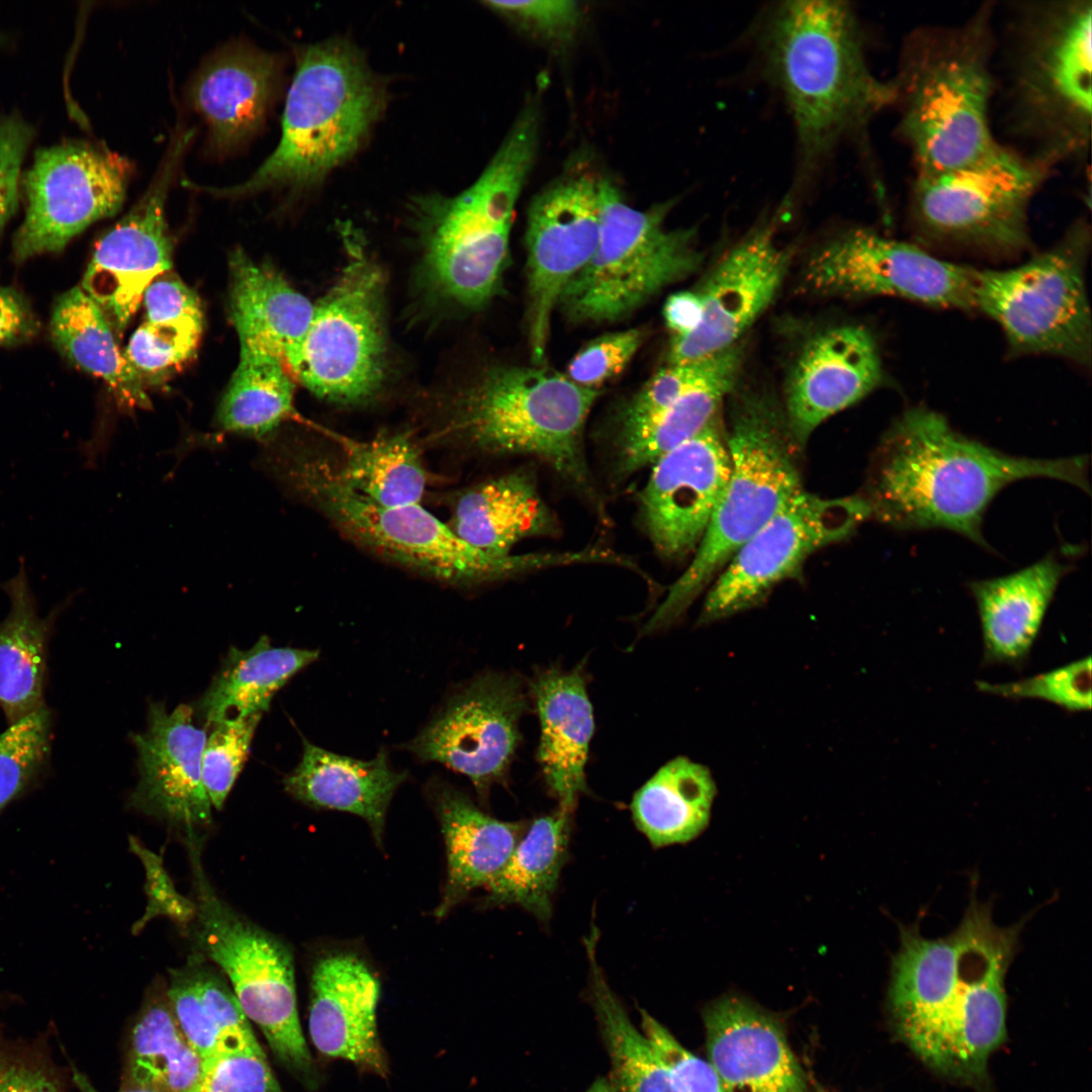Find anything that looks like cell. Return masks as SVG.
I'll return each instance as SVG.
<instances>
[{
    "label": "cell",
    "mask_w": 1092,
    "mask_h": 1092,
    "mask_svg": "<svg viewBox=\"0 0 1092 1092\" xmlns=\"http://www.w3.org/2000/svg\"><path fill=\"white\" fill-rule=\"evenodd\" d=\"M1088 459L1011 456L957 432L940 414L906 410L875 452L864 493L870 518L898 530L941 528L987 548L986 510L1006 485L1049 477L1089 493Z\"/></svg>",
    "instance_id": "cell-1"
},
{
    "label": "cell",
    "mask_w": 1092,
    "mask_h": 1092,
    "mask_svg": "<svg viewBox=\"0 0 1092 1092\" xmlns=\"http://www.w3.org/2000/svg\"><path fill=\"white\" fill-rule=\"evenodd\" d=\"M996 29L995 95L1004 146L1053 170L1081 162L1092 129V0H1027Z\"/></svg>",
    "instance_id": "cell-2"
},
{
    "label": "cell",
    "mask_w": 1092,
    "mask_h": 1092,
    "mask_svg": "<svg viewBox=\"0 0 1092 1092\" xmlns=\"http://www.w3.org/2000/svg\"><path fill=\"white\" fill-rule=\"evenodd\" d=\"M765 73L792 115L801 175H809L843 138L863 132L893 107V80L867 61L857 17L848 3L791 0L768 11L758 33Z\"/></svg>",
    "instance_id": "cell-3"
},
{
    "label": "cell",
    "mask_w": 1092,
    "mask_h": 1092,
    "mask_svg": "<svg viewBox=\"0 0 1092 1092\" xmlns=\"http://www.w3.org/2000/svg\"><path fill=\"white\" fill-rule=\"evenodd\" d=\"M996 14L988 1L959 23L922 24L906 34L893 106L914 174L968 165L1000 145L993 126Z\"/></svg>",
    "instance_id": "cell-4"
},
{
    "label": "cell",
    "mask_w": 1092,
    "mask_h": 1092,
    "mask_svg": "<svg viewBox=\"0 0 1092 1092\" xmlns=\"http://www.w3.org/2000/svg\"><path fill=\"white\" fill-rule=\"evenodd\" d=\"M535 107L531 104L520 113L472 185L455 196L429 194L414 200L420 284L428 296L478 308L499 291L516 202L538 145Z\"/></svg>",
    "instance_id": "cell-5"
},
{
    "label": "cell",
    "mask_w": 1092,
    "mask_h": 1092,
    "mask_svg": "<svg viewBox=\"0 0 1092 1092\" xmlns=\"http://www.w3.org/2000/svg\"><path fill=\"white\" fill-rule=\"evenodd\" d=\"M726 443L730 473L707 531L682 574L642 629L669 628L737 550L804 491L783 405L763 389L731 392Z\"/></svg>",
    "instance_id": "cell-6"
},
{
    "label": "cell",
    "mask_w": 1092,
    "mask_h": 1092,
    "mask_svg": "<svg viewBox=\"0 0 1092 1092\" xmlns=\"http://www.w3.org/2000/svg\"><path fill=\"white\" fill-rule=\"evenodd\" d=\"M386 103L385 84L350 42L332 39L307 46L296 58L275 151L240 184L191 185L234 197L267 189H309L358 151Z\"/></svg>",
    "instance_id": "cell-7"
},
{
    "label": "cell",
    "mask_w": 1092,
    "mask_h": 1092,
    "mask_svg": "<svg viewBox=\"0 0 1092 1092\" xmlns=\"http://www.w3.org/2000/svg\"><path fill=\"white\" fill-rule=\"evenodd\" d=\"M275 467L350 540L434 579L468 585L555 564L552 553L500 557L481 552L463 542L421 504H377L353 489L337 464L324 456L282 453L276 457Z\"/></svg>",
    "instance_id": "cell-8"
},
{
    "label": "cell",
    "mask_w": 1092,
    "mask_h": 1092,
    "mask_svg": "<svg viewBox=\"0 0 1092 1092\" xmlns=\"http://www.w3.org/2000/svg\"><path fill=\"white\" fill-rule=\"evenodd\" d=\"M599 395L542 366L498 367L463 396L453 429L477 451L542 460L602 515L582 441Z\"/></svg>",
    "instance_id": "cell-9"
},
{
    "label": "cell",
    "mask_w": 1092,
    "mask_h": 1092,
    "mask_svg": "<svg viewBox=\"0 0 1092 1092\" xmlns=\"http://www.w3.org/2000/svg\"><path fill=\"white\" fill-rule=\"evenodd\" d=\"M1021 926H998L991 907L973 898L944 937L901 927L888 1002L899 1036L930 1068L950 1076L954 1026L969 991L990 963L1016 953Z\"/></svg>",
    "instance_id": "cell-10"
},
{
    "label": "cell",
    "mask_w": 1092,
    "mask_h": 1092,
    "mask_svg": "<svg viewBox=\"0 0 1092 1092\" xmlns=\"http://www.w3.org/2000/svg\"><path fill=\"white\" fill-rule=\"evenodd\" d=\"M187 844L195 895L190 929L195 952L228 977L245 1015L261 1030L281 1067L305 1090L315 1092L322 1075L299 1022L290 949L215 893L201 863L198 837L187 838Z\"/></svg>",
    "instance_id": "cell-11"
},
{
    "label": "cell",
    "mask_w": 1092,
    "mask_h": 1092,
    "mask_svg": "<svg viewBox=\"0 0 1092 1092\" xmlns=\"http://www.w3.org/2000/svg\"><path fill=\"white\" fill-rule=\"evenodd\" d=\"M600 204L597 249L558 302L575 323L620 320L695 273L703 261L694 229L666 228L670 202L638 210L610 181L601 180Z\"/></svg>",
    "instance_id": "cell-12"
},
{
    "label": "cell",
    "mask_w": 1092,
    "mask_h": 1092,
    "mask_svg": "<svg viewBox=\"0 0 1092 1092\" xmlns=\"http://www.w3.org/2000/svg\"><path fill=\"white\" fill-rule=\"evenodd\" d=\"M1090 228L1079 219L1050 249L1007 269L977 270L975 308L1002 330L1012 355L1091 362L1092 325L1085 265Z\"/></svg>",
    "instance_id": "cell-13"
},
{
    "label": "cell",
    "mask_w": 1092,
    "mask_h": 1092,
    "mask_svg": "<svg viewBox=\"0 0 1092 1092\" xmlns=\"http://www.w3.org/2000/svg\"><path fill=\"white\" fill-rule=\"evenodd\" d=\"M1053 169L1000 145L968 165L914 174L909 215L928 242L999 255L1025 250L1032 199Z\"/></svg>",
    "instance_id": "cell-14"
},
{
    "label": "cell",
    "mask_w": 1092,
    "mask_h": 1092,
    "mask_svg": "<svg viewBox=\"0 0 1092 1092\" xmlns=\"http://www.w3.org/2000/svg\"><path fill=\"white\" fill-rule=\"evenodd\" d=\"M345 235V265L284 364L315 395L350 404L372 396L383 381L385 281L364 245Z\"/></svg>",
    "instance_id": "cell-15"
},
{
    "label": "cell",
    "mask_w": 1092,
    "mask_h": 1092,
    "mask_svg": "<svg viewBox=\"0 0 1092 1092\" xmlns=\"http://www.w3.org/2000/svg\"><path fill=\"white\" fill-rule=\"evenodd\" d=\"M977 269L941 260L922 248L854 228L808 258L803 283L822 296H890L933 307L975 309Z\"/></svg>",
    "instance_id": "cell-16"
},
{
    "label": "cell",
    "mask_w": 1092,
    "mask_h": 1092,
    "mask_svg": "<svg viewBox=\"0 0 1092 1092\" xmlns=\"http://www.w3.org/2000/svg\"><path fill=\"white\" fill-rule=\"evenodd\" d=\"M869 518L860 494L824 498L804 490L732 556L713 580L697 623L758 606L777 584L799 575L810 555L849 537Z\"/></svg>",
    "instance_id": "cell-17"
},
{
    "label": "cell",
    "mask_w": 1092,
    "mask_h": 1092,
    "mask_svg": "<svg viewBox=\"0 0 1092 1092\" xmlns=\"http://www.w3.org/2000/svg\"><path fill=\"white\" fill-rule=\"evenodd\" d=\"M130 163L108 149L67 141L38 149L22 178L26 212L13 240L17 261L62 251L123 203Z\"/></svg>",
    "instance_id": "cell-18"
},
{
    "label": "cell",
    "mask_w": 1092,
    "mask_h": 1092,
    "mask_svg": "<svg viewBox=\"0 0 1092 1092\" xmlns=\"http://www.w3.org/2000/svg\"><path fill=\"white\" fill-rule=\"evenodd\" d=\"M526 708L517 676L482 673L456 689L403 748L420 761L439 762L465 776L484 800L490 787L507 778Z\"/></svg>",
    "instance_id": "cell-19"
},
{
    "label": "cell",
    "mask_w": 1092,
    "mask_h": 1092,
    "mask_svg": "<svg viewBox=\"0 0 1092 1092\" xmlns=\"http://www.w3.org/2000/svg\"><path fill=\"white\" fill-rule=\"evenodd\" d=\"M600 182L588 173L566 175L536 195L528 209L527 320L536 366L545 360L552 314L564 288L597 249Z\"/></svg>",
    "instance_id": "cell-20"
},
{
    "label": "cell",
    "mask_w": 1092,
    "mask_h": 1092,
    "mask_svg": "<svg viewBox=\"0 0 1092 1092\" xmlns=\"http://www.w3.org/2000/svg\"><path fill=\"white\" fill-rule=\"evenodd\" d=\"M193 131L175 136L148 189L97 242L81 289L121 337L149 285L172 267L165 206L168 191Z\"/></svg>",
    "instance_id": "cell-21"
},
{
    "label": "cell",
    "mask_w": 1092,
    "mask_h": 1092,
    "mask_svg": "<svg viewBox=\"0 0 1092 1092\" xmlns=\"http://www.w3.org/2000/svg\"><path fill=\"white\" fill-rule=\"evenodd\" d=\"M651 466L638 492L639 520L659 556L682 559L700 545L729 477L730 457L719 414Z\"/></svg>",
    "instance_id": "cell-22"
},
{
    "label": "cell",
    "mask_w": 1092,
    "mask_h": 1092,
    "mask_svg": "<svg viewBox=\"0 0 1092 1092\" xmlns=\"http://www.w3.org/2000/svg\"><path fill=\"white\" fill-rule=\"evenodd\" d=\"M792 254L778 243L770 223L753 228L730 248L696 289L701 322L687 336L671 338L668 364L691 362L739 343L776 298Z\"/></svg>",
    "instance_id": "cell-23"
},
{
    "label": "cell",
    "mask_w": 1092,
    "mask_h": 1092,
    "mask_svg": "<svg viewBox=\"0 0 1092 1092\" xmlns=\"http://www.w3.org/2000/svg\"><path fill=\"white\" fill-rule=\"evenodd\" d=\"M877 343L864 327L839 325L810 338L785 386L783 410L800 449L826 420L851 406L883 383Z\"/></svg>",
    "instance_id": "cell-24"
},
{
    "label": "cell",
    "mask_w": 1092,
    "mask_h": 1092,
    "mask_svg": "<svg viewBox=\"0 0 1092 1092\" xmlns=\"http://www.w3.org/2000/svg\"><path fill=\"white\" fill-rule=\"evenodd\" d=\"M205 739L189 706L168 712L164 704L152 703L147 729L131 736L140 779L130 806L183 828L187 835L209 825L211 803L201 776Z\"/></svg>",
    "instance_id": "cell-25"
},
{
    "label": "cell",
    "mask_w": 1092,
    "mask_h": 1092,
    "mask_svg": "<svg viewBox=\"0 0 1092 1092\" xmlns=\"http://www.w3.org/2000/svg\"><path fill=\"white\" fill-rule=\"evenodd\" d=\"M379 996V982L361 958L347 951L325 954L311 972L308 1031L323 1056L387 1079L389 1061L376 1021Z\"/></svg>",
    "instance_id": "cell-26"
},
{
    "label": "cell",
    "mask_w": 1092,
    "mask_h": 1092,
    "mask_svg": "<svg viewBox=\"0 0 1092 1092\" xmlns=\"http://www.w3.org/2000/svg\"><path fill=\"white\" fill-rule=\"evenodd\" d=\"M708 1063L724 1092H809L781 1023L737 995L704 1010Z\"/></svg>",
    "instance_id": "cell-27"
},
{
    "label": "cell",
    "mask_w": 1092,
    "mask_h": 1092,
    "mask_svg": "<svg viewBox=\"0 0 1092 1092\" xmlns=\"http://www.w3.org/2000/svg\"><path fill=\"white\" fill-rule=\"evenodd\" d=\"M279 73L277 58L244 43L219 50L199 68L189 96L216 153L236 150L259 130L275 98Z\"/></svg>",
    "instance_id": "cell-28"
},
{
    "label": "cell",
    "mask_w": 1092,
    "mask_h": 1092,
    "mask_svg": "<svg viewBox=\"0 0 1092 1092\" xmlns=\"http://www.w3.org/2000/svg\"><path fill=\"white\" fill-rule=\"evenodd\" d=\"M1070 565L1054 554L1014 573L971 581L983 641L984 665L1021 669Z\"/></svg>",
    "instance_id": "cell-29"
},
{
    "label": "cell",
    "mask_w": 1092,
    "mask_h": 1092,
    "mask_svg": "<svg viewBox=\"0 0 1092 1092\" xmlns=\"http://www.w3.org/2000/svg\"><path fill=\"white\" fill-rule=\"evenodd\" d=\"M427 794L447 851V883L435 911L437 917H443L474 889L493 880L524 836L526 826L485 814L467 795L439 778L429 782Z\"/></svg>",
    "instance_id": "cell-30"
},
{
    "label": "cell",
    "mask_w": 1092,
    "mask_h": 1092,
    "mask_svg": "<svg viewBox=\"0 0 1092 1092\" xmlns=\"http://www.w3.org/2000/svg\"><path fill=\"white\" fill-rule=\"evenodd\" d=\"M298 764L283 779L284 790L315 809L337 810L363 818L378 845L391 799L407 779L395 770L382 747L369 760L342 755L302 737Z\"/></svg>",
    "instance_id": "cell-31"
},
{
    "label": "cell",
    "mask_w": 1092,
    "mask_h": 1092,
    "mask_svg": "<svg viewBox=\"0 0 1092 1092\" xmlns=\"http://www.w3.org/2000/svg\"><path fill=\"white\" fill-rule=\"evenodd\" d=\"M540 722L538 761L545 782L572 812L585 791L584 767L594 733V713L580 667L568 671L551 668L531 685Z\"/></svg>",
    "instance_id": "cell-32"
},
{
    "label": "cell",
    "mask_w": 1092,
    "mask_h": 1092,
    "mask_svg": "<svg viewBox=\"0 0 1092 1092\" xmlns=\"http://www.w3.org/2000/svg\"><path fill=\"white\" fill-rule=\"evenodd\" d=\"M448 526L463 542L492 556H508L520 541L556 534L558 523L531 471L518 469L463 489Z\"/></svg>",
    "instance_id": "cell-33"
},
{
    "label": "cell",
    "mask_w": 1092,
    "mask_h": 1092,
    "mask_svg": "<svg viewBox=\"0 0 1092 1092\" xmlns=\"http://www.w3.org/2000/svg\"><path fill=\"white\" fill-rule=\"evenodd\" d=\"M0 589L10 603L0 622V710L11 725L46 705L50 639L74 594L40 617L23 557L16 573L1 582Z\"/></svg>",
    "instance_id": "cell-34"
},
{
    "label": "cell",
    "mask_w": 1092,
    "mask_h": 1092,
    "mask_svg": "<svg viewBox=\"0 0 1092 1092\" xmlns=\"http://www.w3.org/2000/svg\"><path fill=\"white\" fill-rule=\"evenodd\" d=\"M230 307L241 347L281 359L296 348L312 317L314 304L275 268L259 264L244 251L230 257Z\"/></svg>",
    "instance_id": "cell-35"
},
{
    "label": "cell",
    "mask_w": 1092,
    "mask_h": 1092,
    "mask_svg": "<svg viewBox=\"0 0 1092 1092\" xmlns=\"http://www.w3.org/2000/svg\"><path fill=\"white\" fill-rule=\"evenodd\" d=\"M198 953L169 972L167 994L187 1040L205 1064L264 1052L231 985Z\"/></svg>",
    "instance_id": "cell-36"
},
{
    "label": "cell",
    "mask_w": 1092,
    "mask_h": 1092,
    "mask_svg": "<svg viewBox=\"0 0 1092 1092\" xmlns=\"http://www.w3.org/2000/svg\"><path fill=\"white\" fill-rule=\"evenodd\" d=\"M50 334L64 357L107 384L118 405L151 406L142 377L120 351L105 314L81 287H73L58 297Z\"/></svg>",
    "instance_id": "cell-37"
},
{
    "label": "cell",
    "mask_w": 1092,
    "mask_h": 1092,
    "mask_svg": "<svg viewBox=\"0 0 1092 1092\" xmlns=\"http://www.w3.org/2000/svg\"><path fill=\"white\" fill-rule=\"evenodd\" d=\"M204 1062L183 1033L166 985L155 987L132 1025L120 1088L192 1092Z\"/></svg>",
    "instance_id": "cell-38"
},
{
    "label": "cell",
    "mask_w": 1092,
    "mask_h": 1092,
    "mask_svg": "<svg viewBox=\"0 0 1092 1092\" xmlns=\"http://www.w3.org/2000/svg\"><path fill=\"white\" fill-rule=\"evenodd\" d=\"M318 657V649L275 647L267 636L249 649L231 647L198 703L200 718L211 726L226 718L263 714L275 694Z\"/></svg>",
    "instance_id": "cell-39"
},
{
    "label": "cell",
    "mask_w": 1092,
    "mask_h": 1092,
    "mask_svg": "<svg viewBox=\"0 0 1092 1092\" xmlns=\"http://www.w3.org/2000/svg\"><path fill=\"white\" fill-rule=\"evenodd\" d=\"M715 795L710 770L677 756L636 792L631 812L637 828L652 846L685 843L707 827Z\"/></svg>",
    "instance_id": "cell-40"
},
{
    "label": "cell",
    "mask_w": 1092,
    "mask_h": 1092,
    "mask_svg": "<svg viewBox=\"0 0 1092 1092\" xmlns=\"http://www.w3.org/2000/svg\"><path fill=\"white\" fill-rule=\"evenodd\" d=\"M599 930L593 925L584 945L589 965L586 997L608 1054L615 1092H681L651 1043L612 990L597 960Z\"/></svg>",
    "instance_id": "cell-41"
},
{
    "label": "cell",
    "mask_w": 1092,
    "mask_h": 1092,
    "mask_svg": "<svg viewBox=\"0 0 1092 1092\" xmlns=\"http://www.w3.org/2000/svg\"><path fill=\"white\" fill-rule=\"evenodd\" d=\"M571 812L559 808L536 819L486 886V905H518L539 920L552 914V897L565 862Z\"/></svg>",
    "instance_id": "cell-42"
},
{
    "label": "cell",
    "mask_w": 1092,
    "mask_h": 1092,
    "mask_svg": "<svg viewBox=\"0 0 1092 1092\" xmlns=\"http://www.w3.org/2000/svg\"><path fill=\"white\" fill-rule=\"evenodd\" d=\"M742 363H736L680 396L647 425L616 436L614 474L626 478L693 438L720 413L735 389Z\"/></svg>",
    "instance_id": "cell-43"
},
{
    "label": "cell",
    "mask_w": 1092,
    "mask_h": 1092,
    "mask_svg": "<svg viewBox=\"0 0 1092 1092\" xmlns=\"http://www.w3.org/2000/svg\"><path fill=\"white\" fill-rule=\"evenodd\" d=\"M293 392L291 375L281 359L241 347L216 423L225 432L265 438L293 412Z\"/></svg>",
    "instance_id": "cell-44"
},
{
    "label": "cell",
    "mask_w": 1092,
    "mask_h": 1092,
    "mask_svg": "<svg viewBox=\"0 0 1092 1092\" xmlns=\"http://www.w3.org/2000/svg\"><path fill=\"white\" fill-rule=\"evenodd\" d=\"M342 478L356 491L383 506L420 504L427 473L419 451L403 434L343 442Z\"/></svg>",
    "instance_id": "cell-45"
},
{
    "label": "cell",
    "mask_w": 1092,
    "mask_h": 1092,
    "mask_svg": "<svg viewBox=\"0 0 1092 1092\" xmlns=\"http://www.w3.org/2000/svg\"><path fill=\"white\" fill-rule=\"evenodd\" d=\"M744 347L739 342L725 350L681 363L668 364L657 371L621 408L616 436L647 425L688 391L716 376L729 366L743 361Z\"/></svg>",
    "instance_id": "cell-46"
},
{
    "label": "cell",
    "mask_w": 1092,
    "mask_h": 1092,
    "mask_svg": "<svg viewBox=\"0 0 1092 1092\" xmlns=\"http://www.w3.org/2000/svg\"><path fill=\"white\" fill-rule=\"evenodd\" d=\"M53 712L46 705L0 733V812L48 771Z\"/></svg>",
    "instance_id": "cell-47"
},
{
    "label": "cell",
    "mask_w": 1092,
    "mask_h": 1092,
    "mask_svg": "<svg viewBox=\"0 0 1092 1092\" xmlns=\"http://www.w3.org/2000/svg\"><path fill=\"white\" fill-rule=\"evenodd\" d=\"M262 714L223 719L211 725L201 755V776L206 795L220 810L250 754L251 743Z\"/></svg>",
    "instance_id": "cell-48"
},
{
    "label": "cell",
    "mask_w": 1092,
    "mask_h": 1092,
    "mask_svg": "<svg viewBox=\"0 0 1092 1092\" xmlns=\"http://www.w3.org/2000/svg\"><path fill=\"white\" fill-rule=\"evenodd\" d=\"M1091 656L1052 670L1003 684L976 681L979 692L1019 701L1034 699L1056 705L1068 713L1091 710Z\"/></svg>",
    "instance_id": "cell-49"
},
{
    "label": "cell",
    "mask_w": 1092,
    "mask_h": 1092,
    "mask_svg": "<svg viewBox=\"0 0 1092 1092\" xmlns=\"http://www.w3.org/2000/svg\"><path fill=\"white\" fill-rule=\"evenodd\" d=\"M202 330L203 318L145 322L131 335L124 355L141 377L160 375L194 356Z\"/></svg>",
    "instance_id": "cell-50"
},
{
    "label": "cell",
    "mask_w": 1092,
    "mask_h": 1092,
    "mask_svg": "<svg viewBox=\"0 0 1092 1092\" xmlns=\"http://www.w3.org/2000/svg\"><path fill=\"white\" fill-rule=\"evenodd\" d=\"M0 1092H67V1085L46 1045L0 1034Z\"/></svg>",
    "instance_id": "cell-51"
},
{
    "label": "cell",
    "mask_w": 1092,
    "mask_h": 1092,
    "mask_svg": "<svg viewBox=\"0 0 1092 1092\" xmlns=\"http://www.w3.org/2000/svg\"><path fill=\"white\" fill-rule=\"evenodd\" d=\"M643 341V332L629 329L600 336L570 360L566 376L575 384L598 389L624 371Z\"/></svg>",
    "instance_id": "cell-52"
},
{
    "label": "cell",
    "mask_w": 1092,
    "mask_h": 1092,
    "mask_svg": "<svg viewBox=\"0 0 1092 1092\" xmlns=\"http://www.w3.org/2000/svg\"><path fill=\"white\" fill-rule=\"evenodd\" d=\"M641 1029L681 1092H724L708 1062L688 1051L672 1033L640 1009Z\"/></svg>",
    "instance_id": "cell-53"
},
{
    "label": "cell",
    "mask_w": 1092,
    "mask_h": 1092,
    "mask_svg": "<svg viewBox=\"0 0 1092 1092\" xmlns=\"http://www.w3.org/2000/svg\"><path fill=\"white\" fill-rule=\"evenodd\" d=\"M192 1092H285L264 1052L218 1059L204 1065Z\"/></svg>",
    "instance_id": "cell-54"
},
{
    "label": "cell",
    "mask_w": 1092,
    "mask_h": 1092,
    "mask_svg": "<svg viewBox=\"0 0 1092 1092\" xmlns=\"http://www.w3.org/2000/svg\"><path fill=\"white\" fill-rule=\"evenodd\" d=\"M32 136V126L19 114L0 118V234L17 208L21 165Z\"/></svg>",
    "instance_id": "cell-55"
},
{
    "label": "cell",
    "mask_w": 1092,
    "mask_h": 1092,
    "mask_svg": "<svg viewBox=\"0 0 1092 1092\" xmlns=\"http://www.w3.org/2000/svg\"><path fill=\"white\" fill-rule=\"evenodd\" d=\"M495 12L510 17L549 38H565L573 32L580 8L571 0L486 1Z\"/></svg>",
    "instance_id": "cell-56"
},
{
    "label": "cell",
    "mask_w": 1092,
    "mask_h": 1092,
    "mask_svg": "<svg viewBox=\"0 0 1092 1092\" xmlns=\"http://www.w3.org/2000/svg\"><path fill=\"white\" fill-rule=\"evenodd\" d=\"M129 844L145 867L149 897L145 916L136 922L133 930L140 931L147 921L158 915L168 916L181 925L190 924L195 914L194 902L175 891L162 864L161 856L145 848L133 837H130Z\"/></svg>",
    "instance_id": "cell-57"
},
{
    "label": "cell",
    "mask_w": 1092,
    "mask_h": 1092,
    "mask_svg": "<svg viewBox=\"0 0 1092 1092\" xmlns=\"http://www.w3.org/2000/svg\"><path fill=\"white\" fill-rule=\"evenodd\" d=\"M142 301L148 323L203 318L196 292L175 276L163 274L158 277L146 289Z\"/></svg>",
    "instance_id": "cell-58"
},
{
    "label": "cell",
    "mask_w": 1092,
    "mask_h": 1092,
    "mask_svg": "<svg viewBox=\"0 0 1092 1092\" xmlns=\"http://www.w3.org/2000/svg\"><path fill=\"white\" fill-rule=\"evenodd\" d=\"M38 330V320L22 294L0 283V346L29 341Z\"/></svg>",
    "instance_id": "cell-59"
},
{
    "label": "cell",
    "mask_w": 1092,
    "mask_h": 1092,
    "mask_svg": "<svg viewBox=\"0 0 1092 1092\" xmlns=\"http://www.w3.org/2000/svg\"><path fill=\"white\" fill-rule=\"evenodd\" d=\"M702 312V301L696 289L669 295L663 305V318L672 333L671 338L692 333L700 324Z\"/></svg>",
    "instance_id": "cell-60"
},
{
    "label": "cell",
    "mask_w": 1092,
    "mask_h": 1092,
    "mask_svg": "<svg viewBox=\"0 0 1092 1092\" xmlns=\"http://www.w3.org/2000/svg\"><path fill=\"white\" fill-rule=\"evenodd\" d=\"M71 1079L76 1092H102L98 1090L90 1079L74 1065H71ZM117 1092H150L141 1089L120 1088Z\"/></svg>",
    "instance_id": "cell-61"
},
{
    "label": "cell",
    "mask_w": 1092,
    "mask_h": 1092,
    "mask_svg": "<svg viewBox=\"0 0 1092 1092\" xmlns=\"http://www.w3.org/2000/svg\"><path fill=\"white\" fill-rule=\"evenodd\" d=\"M584 1092H615L609 1077H597Z\"/></svg>",
    "instance_id": "cell-62"
}]
</instances>
